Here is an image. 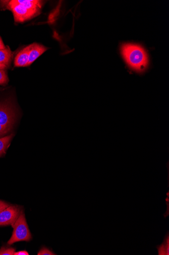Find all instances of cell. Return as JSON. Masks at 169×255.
<instances>
[{"instance_id": "6da1fadb", "label": "cell", "mask_w": 169, "mask_h": 255, "mask_svg": "<svg viewBox=\"0 0 169 255\" xmlns=\"http://www.w3.org/2000/svg\"><path fill=\"white\" fill-rule=\"evenodd\" d=\"M121 53L129 67L133 71L141 73L148 68L149 60L146 50L141 46L133 43H123Z\"/></svg>"}, {"instance_id": "7a4b0ae2", "label": "cell", "mask_w": 169, "mask_h": 255, "mask_svg": "<svg viewBox=\"0 0 169 255\" xmlns=\"http://www.w3.org/2000/svg\"><path fill=\"white\" fill-rule=\"evenodd\" d=\"M43 5V1L39 0H12L7 8L12 11L16 22H23L39 15Z\"/></svg>"}, {"instance_id": "3957f363", "label": "cell", "mask_w": 169, "mask_h": 255, "mask_svg": "<svg viewBox=\"0 0 169 255\" xmlns=\"http://www.w3.org/2000/svg\"><path fill=\"white\" fill-rule=\"evenodd\" d=\"M13 228L12 236L8 241V245L19 242H30L32 236L27 222L25 214L21 211L18 218L13 225Z\"/></svg>"}, {"instance_id": "277c9868", "label": "cell", "mask_w": 169, "mask_h": 255, "mask_svg": "<svg viewBox=\"0 0 169 255\" xmlns=\"http://www.w3.org/2000/svg\"><path fill=\"white\" fill-rule=\"evenodd\" d=\"M16 114L9 103L0 104V125L11 130L15 123Z\"/></svg>"}, {"instance_id": "5b68a950", "label": "cell", "mask_w": 169, "mask_h": 255, "mask_svg": "<svg viewBox=\"0 0 169 255\" xmlns=\"http://www.w3.org/2000/svg\"><path fill=\"white\" fill-rule=\"evenodd\" d=\"M20 207L17 205H10L0 212V226L12 225L21 213Z\"/></svg>"}, {"instance_id": "8992f818", "label": "cell", "mask_w": 169, "mask_h": 255, "mask_svg": "<svg viewBox=\"0 0 169 255\" xmlns=\"http://www.w3.org/2000/svg\"><path fill=\"white\" fill-rule=\"evenodd\" d=\"M32 48V44L23 49L16 55L14 60L15 67L28 66L29 54Z\"/></svg>"}, {"instance_id": "52a82bcc", "label": "cell", "mask_w": 169, "mask_h": 255, "mask_svg": "<svg viewBox=\"0 0 169 255\" xmlns=\"http://www.w3.org/2000/svg\"><path fill=\"white\" fill-rule=\"evenodd\" d=\"M48 49V48L38 43L32 44V48L29 54L28 66L31 65Z\"/></svg>"}, {"instance_id": "ba28073f", "label": "cell", "mask_w": 169, "mask_h": 255, "mask_svg": "<svg viewBox=\"0 0 169 255\" xmlns=\"http://www.w3.org/2000/svg\"><path fill=\"white\" fill-rule=\"evenodd\" d=\"M12 57V52L9 47L3 50H0V63L8 66L10 63Z\"/></svg>"}, {"instance_id": "9c48e42d", "label": "cell", "mask_w": 169, "mask_h": 255, "mask_svg": "<svg viewBox=\"0 0 169 255\" xmlns=\"http://www.w3.org/2000/svg\"><path fill=\"white\" fill-rule=\"evenodd\" d=\"M13 135L12 134L0 137V156L4 154L10 145Z\"/></svg>"}, {"instance_id": "30bf717a", "label": "cell", "mask_w": 169, "mask_h": 255, "mask_svg": "<svg viewBox=\"0 0 169 255\" xmlns=\"http://www.w3.org/2000/svg\"><path fill=\"white\" fill-rule=\"evenodd\" d=\"M169 237L168 233L167 237L166 236L163 243L160 246H157V248L159 255H169Z\"/></svg>"}, {"instance_id": "8fae6325", "label": "cell", "mask_w": 169, "mask_h": 255, "mask_svg": "<svg viewBox=\"0 0 169 255\" xmlns=\"http://www.w3.org/2000/svg\"><path fill=\"white\" fill-rule=\"evenodd\" d=\"M15 250L13 248L2 247L0 249V255H14Z\"/></svg>"}, {"instance_id": "7c38bea8", "label": "cell", "mask_w": 169, "mask_h": 255, "mask_svg": "<svg viewBox=\"0 0 169 255\" xmlns=\"http://www.w3.org/2000/svg\"><path fill=\"white\" fill-rule=\"evenodd\" d=\"M8 81V78L6 72L4 70H0V85H5Z\"/></svg>"}, {"instance_id": "4fadbf2b", "label": "cell", "mask_w": 169, "mask_h": 255, "mask_svg": "<svg viewBox=\"0 0 169 255\" xmlns=\"http://www.w3.org/2000/svg\"><path fill=\"white\" fill-rule=\"evenodd\" d=\"M38 255H56L53 251L46 247H43L38 253Z\"/></svg>"}, {"instance_id": "5bb4252c", "label": "cell", "mask_w": 169, "mask_h": 255, "mask_svg": "<svg viewBox=\"0 0 169 255\" xmlns=\"http://www.w3.org/2000/svg\"><path fill=\"white\" fill-rule=\"evenodd\" d=\"M11 130L0 125V137L4 136Z\"/></svg>"}, {"instance_id": "9a60e30c", "label": "cell", "mask_w": 169, "mask_h": 255, "mask_svg": "<svg viewBox=\"0 0 169 255\" xmlns=\"http://www.w3.org/2000/svg\"><path fill=\"white\" fill-rule=\"evenodd\" d=\"M9 206L10 205L8 203L2 200H0V212L6 209V208Z\"/></svg>"}, {"instance_id": "2e32d148", "label": "cell", "mask_w": 169, "mask_h": 255, "mask_svg": "<svg viewBox=\"0 0 169 255\" xmlns=\"http://www.w3.org/2000/svg\"><path fill=\"white\" fill-rule=\"evenodd\" d=\"M56 10L54 12V13H52V14L51 15L50 19L52 21H54L55 17H56L58 15V11H59V9L56 8Z\"/></svg>"}, {"instance_id": "e0dca14e", "label": "cell", "mask_w": 169, "mask_h": 255, "mask_svg": "<svg viewBox=\"0 0 169 255\" xmlns=\"http://www.w3.org/2000/svg\"><path fill=\"white\" fill-rule=\"evenodd\" d=\"M14 255H29V253L26 251H20L15 252Z\"/></svg>"}, {"instance_id": "ac0fdd59", "label": "cell", "mask_w": 169, "mask_h": 255, "mask_svg": "<svg viewBox=\"0 0 169 255\" xmlns=\"http://www.w3.org/2000/svg\"><path fill=\"white\" fill-rule=\"evenodd\" d=\"M5 48H6L4 44L3 43V42L1 37H0V50H3Z\"/></svg>"}, {"instance_id": "d6986e66", "label": "cell", "mask_w": 169, "mask_h": 255, "mask_svg": "<svg viewBox=\"0 0 169 255\" xmlns=\"http://www.w3.org/2000/svg\"><path fill=\"white\" fill-rule=\"evenodd\" d=\"M7 67V66L6 65L0 63V70H4Z\"/></svg>"}, {"instance_id": "ffe728a7", "label": "cell", "mask_w": 169, "mask_h": 255, "mask_svg": "<svg viewBox=\"0 0 169 255\" xmlns=\"http://www.w3.org/2000/svg\"><path fill=\"white\" fill-rule=\"evenodd\" d=\"M0 90H1V89H0Z\"/></svg>"}]
</instances>
